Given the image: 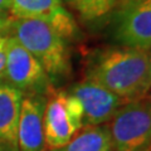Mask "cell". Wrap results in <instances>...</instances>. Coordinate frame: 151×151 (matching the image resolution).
I'll list each match as a JSON object with an SVG mask.
<instances>
[{
    "label": "cell",
    "instance_id": "cell-1",
    "mask_svg": "<svg viewBox=\"0 0 151 151\" xmlns=\"http://www.w3.org/2000/svg\"><path fill=\"white\" fill-rule=\"evenodd\" d=\"M86 77L106 87L126 103L142 100L151 89L149 50L131 47H106L89 59Z\"/></svg>",
    "mask_w": 151,
    "mask_h": 151
},
{
    "label": "cell",
    "instance_id": "cell-2",
    "mask_svg": "<svg viewBox=\"0 0 151 151\" xmlns=\"http://www.w3.org/2000/svg\"><path fill=\"white\" fill-rule=\"evenodd\" d=\"M6 35L15 38L34 57L52 83L67 78L72 72L67 43L44 20L10 17Z\"/></svg>",
    "mask_w": 151,
    "mask_h": 151
},
{
    "label": "cell",
    "instance_id": "cell-3",
    "mask_svg": "<svg viewBox=\"0 0 151 151\" xmlns=\"http://www.w3.org/2000/svg\"><path fill=\"white\" fill-rule=\"evenodd\" d=\"M113 151H151V102L147 97L122 105L107 124Z\"/></svg>",
    "mask_w": 151,
    "mask_h": 151
},
{
    "label": "cell",
    "instance_id": "cell-4",
    "mask_svg": "<svg viewBox=\"0 0 151 151\" xmlns=\"http://www.w3.org/2000/svg\"><path fill=\"white\" fill-rule=\"evenodd\" d=\"M83 129V110L79 101L68 91L52 88L44 108V137L47 150L68 144Z\"/></svg>",
    "mask_w": 151,
    "mask_h": 151
},
{
    "label": "cell",
    "instance_id": "cell-5",
    "mask_svg": "<svg viewBox=\"0 0 151 151\" xmlns=\"http://www.w3.org/2000/svg\"><path fill=\"white\" fill-rule=\"evenodd\" d=\"M6 62L0 77L5 79L23 96H45L50 92L53 83L39 62L10 35H6Z\"/></svg>",
    "mask_w": 151,
    "mask_h": 151
},
{
    "label": "cell",
    "instance_id": "cell-6",
    "mask_svg": "<svg viewBox=\"0 0 151 151\" xmlns=\"http://www.w3.org/2000/svg\"><path fill=\"white\" fill-rule=\"evenodd\" d=\"M79 101L83 110V127L110 122L125 101L89 77H84L68 91Z\"/></svg>",
    "mask_w": 151,
    "mask_h": 151
},
{
    "label": "cell",
    "instance_id": "cell-7",
    "mask_svg": "<svg viewBox=\"0 0 151 151\" xmlns=\"http://www.w3.org/2000/svg\"><path fill=\"white\" fill-rule=\"evenodd\" d=\"M120 45L149 50L151 47V0H130L115 30Z\"/></svg>",
    "mask_w": 151,
    "mask_h": 151
},
{
    "label": "cell",
    "instance_id": "cell-8",
    "mask_svg": "<svg viewBox=\"0 0 151 151\" xmlns=\"http://www.w3.org/2000/svg\"><path fill=\"white\" fill-rule=\"evenodd\" d=\"M45 96H24L18 122V151H48L44 137Z\"/></svg>",
    "mask_w": 151,
    "mask_h": 151
},
{
    "label": "cell",
    "instance_id": "cell-9",
    "mask_svg": "<svg viewBox=\"0 0 151 151\" xmlns=\"http://www.w3.org/2000/svg\"><path fill=\"white\" fill-rule=\"evenodd\" d=\"M23 93L0 77V140L17 146L18 122Z\"/></svg>",
    "mask_w": 151,
    "mask_h": 151
},
{
    "label": "cell",
    "instance_id": "cell-10",
    "mask_svg": "<svg viewBox=\"0 0 151 151\" xmlns=\"http://www.w3.org/2000/svg\"><path fill=\"white\" fill-rule=\"evenodd\" d=\"M52 151H113L110 130L107 124L83 127L68 144Z\"/></svg>",
    "mask_w": 151,
    "mask_h": 151
},
{
    "label": "cell",
    "instance_id": "cell-11",
    "mask_svg": "<svg viewBox=\"0 0 151 151\" xmlns=\"http://www.w3.org/2000/svg\"><path fill=\"white\" fill-rule=\"evenodd\" d=\"M63 6L62 0H9L8 10L13 18L45 20L57 9Z\"/></svg>",
    "mask_w": 151,
    "mask_h": 151
},
{
    "label": "cell",
    "instance_id": "cell-12",
    "mask_svg": "<svg viewBox=\"0 0 151 151\" xmlns=\"http://www.w3.org/2000/svg\"><path fill=\"white\" fill-rule=\"evenodd\" d=\"M83 20L102 18L116 6L117 0H64Z\"/></svg>",
    "mask_w": 151,
    "mask_h": 151
},
{
    "label": "cell",
    "instance_id": "cell-13",
    "mask_svg": "<svg viewBox=\"0 0 151 151\" xmlns=\"http://www.w3.org/2000/svg\"><path fill=\"white\" fill-rule=\"evenodd\" d=\"M44 22L48 23V25L65 42L76 40L79 34V30L74 18L67 9H64V6H60L59 9H57Z\"/></svg>",
    "mask_w": 151,
    "mask_h": 151
},
{
    "label": "cell",
    "instance_id": "cell-14",
    "mask_svg": "<svg viewBox=\"0 0 151 151\" xmlns=\"http://www.w3.org/2000/svg\"><path fill=\"white\" fill-rule=\"evenodd\" d=\"M6 35L0 38V74L3 73L4 68H5V62H6Z\"/></svg>",
    "mask_w": 151,
    "mask_h": 151
},
{
    "label": "cell",
    "instance_id": "cell-15",
    "mask_svg": "<svg viewBox=\"0 0 151 151\" xmlns=\"http://www.w3.org/2000/svg\"><path fill=\"white\" fill-rule=\"evenodd\" d=\"M9 18L10 17L6 14V12L0 13V38L6 35V27H8Z\"/></svg>",
    "mask_w": 151,
    "mask_h": 151
},
{
    "label": "cell",
    "instance_id": "cell-16",
    "mask_svg": "<svg viewBox=\"0 0 151 151\" xmlns=\"http://www.w3.org/2000/svg\"><path fill=\"white\" fill-rule=\"evenodd\" d=\"M0 151H18V149L0 140Z\"/></svg>",
    "mask_w": 151,
    "mask_h": 151
},
{
    "label": "cell",
    "instance_id": "cell-17",
    "mask_svg": "<svg viewBox=\"0 0 151 151\" xmlns=\"http://www.w3.org/2000/svg\"><path fill=\"white\" fill-rule=\"evenodd\" d=\"M8 1L9 0H0V13L8 10Z\"/></svg>",
    "mask_w": 151,
    "mask_h": 151
},
{
    "label": "cell",
    "instance_id": "cell-18",
    "mask_svg": "<svg viewBox=\"0 0 151 151\" xmlns=\"http://www.w3.org/2000/svg\"><path fill=\"white\" fill-rule=\"evenodd\" d=\"M146 97H147L149 100H150V102H151V89H150V92L147 93V96H146Z\"/></svg>",
    "mask_w": 151,
    "mask_h": 151
},
{
    "label": "cell",
    "instance_id": "cell-19",
    "mask_svg": "<svg viewBox=\"0 0 151 151\" xmlns=\"http://www.w3.org/2000/svg\"><path fill=\"white\" fill-rule=\"evenodd\" d=\"M149 54H150V59H151V47H150V49H149Z\"/></svg>",
    "mask_w": 151,
    "mask_h": 151
}]
</instances>
